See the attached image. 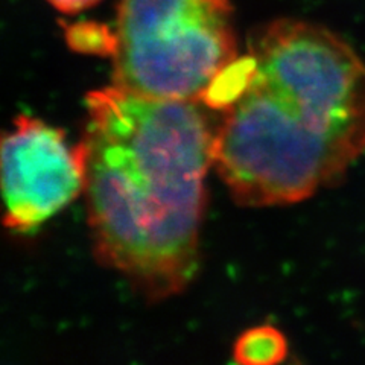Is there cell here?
<instances>
[{"instance_id": "6", "label": "cell", "mask_w": 365, "mask_h": 365, "mask_svg": "<svg viewBox=\"0 0 365 365\" xmlns=\"http://www.w3.org/2000/svg\"><path fill=\"white\" fill-rule=\"evenodd\" d=\"M66 40L72 49L84 53L113 56L116 49V34L93 21L73 23L66 28Z\"/></svg>"}, {"instance_id": "1", "label": "cell", "mask_w": 365, "mask_h": 365, "mask_svg": "<svg viewBox=\"0 0 365 365\" xmlns=\"http://www.w3.org/2000/svg\"><path fill=\"white\" fill-rule=\"evenodd\" d=\"M86 104L79 146L95 256L145 299H169L198 267L216 127L201 101L146 98L114 84L90 91Z\"/></svg>"}, {"instance_id": "4", "label": "cell", "mask_w": 365, "mask_h": 365, "mask_svg": "<svg viewBox=\"0 0 365 365\" xmlns=\"http://www.w3.org/2000/svg\"><path fill=\"white\" fill-rule=\"evenodd\" d=\"M5 225L29 232L84 190L83 151L61 130L21 114L2 139Z\"/></svg>"}, {"instance_id": "7", "label": "cell", "mask_w": 365, "mask_h": 365, "mask_svg": "<svg viewBox=\"0 0 365 365\" xmlns=\"http://www.w3.org/2000/svg\"><path fill=\"white\" fill-rule=\"evenodd\" d=\"M48 2L64 14H76L79 11L96 5L101 0H48Z\"/></svg>"}, {"instance_id": "2", "label": "cell", "mask_w": 365, "mask_h": 365, "mask_svg": "<svg viewBox=\"0 0 365 365\" xmlns=\"http://www.w3.org/2000/svg\"><path fill=\"white\" fill-rule=\"evenodd\" d=\"M248 49L213 143L233 200L294 204L341 182L365 154V61L334 31L297 19L257 28Z\"/></svg>"}, {"instance_id": "5", "label": "cell", "mask_w": 365, "mask_h": 365, "mask_svg": "<svg viewBox=\"0 0 365 365\" xmlns=\"http://www.w3.org/2000/svg\"><path fill=\"white\" fill-rule=\"evenodd\" d=\"M235 361L244 365H272L288 355V344L277 329L260 326L247 330L236 341Z\"/></svg>"}, {"instance_id": "3", "label": "cell", "mask_w": 365, "mask_h": 365, "mask_svg": "<svg viewBox=\"0 0 365 365\" xmlns=\"http://www.w3.org/2000/svg\"><path fill=\"white\" fill-rule=\"evenodd\" d=\"M113 84L168 101H201L237 60L230 0H120Z\"/></svg>"}]
</instances>
